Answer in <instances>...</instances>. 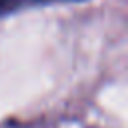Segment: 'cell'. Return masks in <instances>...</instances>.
Listing matches in <instances>:
<instances>
[{
	"label": "cell",
	"instance_id": "obj_1",
	"mask_svg": "<svg viewBox=\"0 0 128 128\" xmlns=\"http://www.w3.org/2000/svg\"><path fill=\"white\" fill-rule=\"evenodd\" d=\"M56 2H82V0H0V16L32 8V6H44V4H56Z\"/></svg>",
	"mask_w": 128,
	"mask_h": 128
}]
</instances>
